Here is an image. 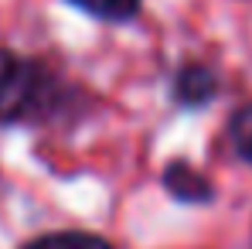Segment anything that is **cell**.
Here are the masks:
<instances>
[{
  "instance_id": "3957f363",
  "label": "cell",
  "mask_w": 252,
  "mask_h": 249,
  "mask_svg": "<svg viewBox=\"0 0 252 249\" xmlns=\"http://www.w3.org/2000/svg\"><path fill=\"white\" fill-rule=\"evenodd\" d=\"M164 188H167L174 198L181 202H208L211 198V184L184 161H174V164L164 171Z\"/></svg>"
},
{
  "instance_id": "6da1fadb",
  "label": "cell",
  "mask_w": 252,
  "mask_h": 249,
  "mask_svg": "<svg viewBox=\"0 0 252 249\" xmlns=\"http://www.w3.org/2000/svg\"><path fill=\"white\" fill-rule=\"evenodd\" d=\"M58 106L62 85L41 62L0 48V126L38 123Z\"/></svg>"
},
{
  "instance_id": "7a4b0ae2",
  "label": "cell",
  "mask_w": 252,
  "mask_h": 249,
  "mask_svg": "<svg viewBox=\"0 0 252 249\" xmlns=\"http://www.w3.org/2000/svg\"><path fill=\"white\" fill-rule=\"evenodd\" d=\"M218 96V79L215 72L198 65V62H188L174 72V99L184 103V106H205Z\"/></svg>"
},
{
  "instance_id": "8992f818",
  "label": "cell",
  "mask_w": 252,
  "mask_h": 249,
  "mask_svg": "<svg viewBox=\"0 0 252 249\" xmlns=\"http://www.w3.org/2000/svg\"><path fill=\"white\" fill-rule=\"evenodd\" d=\"M228 140H232L235 154H239L246 164H252V103L239 106L235 116L228 120Z\"/></svg>"
},
{
  "instance_id": "277c9868",
  "label": "cell",
  "mask_w": 252,
  "mask_h": 249,
  "mask_svg": "<svg viewBox=\"0 0 252 249\" xmlns=\"http://www.w3.org/2000/svg\"><path fill=\"white\" fill-rule=\"evenodd\" d=\"M21 249H113L102 236H92V232H48V236H38L31 243H24Z\"/></svg>"
},
{
  "instance_id": "5b68a950",
  "label": "cell",
  "mask_w": 252,
  "mask_h": 249,
  "mask_svg": "<svg viewBox=\"0 0 252 249\" xmlns=\"http://www.w3.org/2000/svg\"><path fill=\"white\" fill-rule=\"evenodd\" d=\"M68 3L82 7L85 14L109 21V24H123L129 17H136V10H140V0H68Z\"/></svg>"
}]
</instances>
